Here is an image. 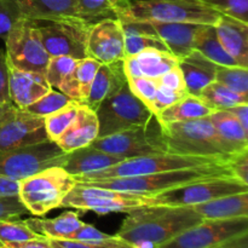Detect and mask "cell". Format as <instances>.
Masks as SVG:
<instances>
[{"label":"cell","mask_w":248,"mask_h":248,"mask_svg":"<svg viewBox=\"0 0 248 248\" xmlns=\"http://www.w3.org/2000/svg\"><path fill=\"white\" fill-rule=\"evenodd\" d=\"M215 29L225 51L241 67H248V23L220 15Z\"/></svg>","instance_id":"cell-22"},{"label":"cell","mask_w":248,"mask_h":248,"mask_svg":"<svg viewBox=\"0 0 248 248\" xmlns=\"http://www.w3.org/2000/svg\"><path fill=\"white\" fill-rule=\"evenodd\" d=\"M178 65L189 94L199 97L207 85L216 81L218 65L198 50L190 51L188 55L181 58Z\"/></svg>","instance_id":"cell-24"},{"label":"cell","mask_w":248,"mask_h":248,"mask_svg":"<svg viewBox=\"0 0 248 248\" xmlns=\"http://www.w3.org/2000/svg\"><path fill=\"white\" fill-rule=\"evenodd\" d=\"M94 111L98 119L97 138L145 125L154 116L153 111L131 92L127 84L118 93L104 99Z\"/></svg>","instance_id":"cell-9"},{"label":"cell","mask_w":248,"mask_h":248,"mask_svg":"<svg viewBox=\"0 0 248 248\" xmlns=\"http://www.w3.org/2000/svg\"><path fill=\"white\" fill-rule=\"evenodd\" d=\"M6 60L16 68L45 74L50 61L35 21L21 18L12 26L4 38Z\"/></svg>","instance_id":"cell-12"},{"label":"cell","mask_w":248,"mask_h":248,"mask_svg":"<svg viewBox=\"0 0 248 248\" xmlns=\"http://www.w3.org/2000/svg\"><path fill=\"white\" fill-rule=\"evenodd\" d=\"M23 18L18 0H0V38H5L18 19Z\"/></svg>","instance_id":"cell-43"},{"label":"cell","mask_w":248,"mask_h":248,"mask_svg":"<svg viewBox=\"0 0 248 248\" xmlns=\"http://www.w3.org/2000/svg\"><path fill=\"white\" fill-rule=\"evenodd\" d=\"M222 157H203V156H186V155L172 154V153H160V154L144 155V156L130 157L124 161L107 167L101 171L81 174L74 177L78 183L102 181L110 178H126V177L144 176V174L157 173L173 170L193 169V167L205 166L208 164L223 161Z\"/></svg>","instance_id":"cell-6"},{"label":"cell","mask_w":248,"mask_h":248,"mask_svg":"<svg viewBox=\"0 0 248 248\" xmlns=\"http://www.w3.org/2000/svg\"><path fill=\"white\" fill-rule=\"evenodd\" d=\"M120 22H164L215 26L220 15L201 0H120L113 10Z\"/></svg>","instance_id":"cell-2"},{"label":"cell","mask_w":248,"mask_h":248,"mask_svg":"<svg viewBox=\"0 0 248 248\" xmlns=\"http://www.w3.org/2000/svg\"><path fill=\"white\" fill-rule=\"evenodd\" d=\"M7 69H9L10 99L17 108L26 109L34 102L39 101L52 89L43 74L22 70L9 62H7Z\"/></svg>","instance_id":"cell-17"},{"label":"cell","mask_w":248,"mask_h":248,"mask_svg":"<svg viewBox=\"0 0 248 248\" xmlns=\"http://www.w3.org/2000/svg\"><path fill=\"white\" fill-rule=\"evenodd\" d=\"M156 82L159 85H161V86L173 90V91L188 92L186 91V82H184V78L179 65H176L172 69H170L169 72L165 73L164 75H161L159 79H156Z\"/></svg>","instance_id":"cell-47"},{"label":"cell","mask_w":248,"mask_h":248,"mask_svg":"<svg viewBox=\"0 0 248 248\" xmlns=\"http://www.w3.org/2000/svg\"><path fill=\"white\" fill-rule=\"evenodd\" d=\"M216 81L220 82L232 91L248 96V69L241 65H218Z\"/></svg>","instance_id":"cell-35"},{"label":"cell","mask_w":248,"mask_h":248,"mask_svg":"<svg viewBox=\"0 0 248 248\" xmlns=\"http://www.w3.org/2000/svg\"><path fill=\"white\" fill-rule=\"evenodd\" d=\"M98 137V119L96 111L85 104H80L72 125L56 140V144L64 153L87 147Z\"/></svg>","instance_id":"cell-20"},{"label":"cell","mask_w":248,"mask_h":248,"mask_svg":"<svg viewBox=\"0 0 248 248\" xmlns=\"http://www.w3.org/2000/svg\"><path fill=\"white\" fill-rule=\"evenodd\" d=\"M24 222L39 236L48 240H69L70 236L84 224L78 213L73 211L63 212L58 217L50 219L34 217L28 218Z\"/></svg>","instance_id":"cell-29"},{"label":"cell","mask_w":248,"mask_h":248,"mask_svg":"<svg viewBox=\"0 0 248 248\" xmlns=\"http://www.w3.org/2000/svg\"><path fill=\"white\" fill-rule=\"evenodd\" d=\"M208 118L230 154L234 155L248 150V130L230 111L216 110Z\"/></svg>","instance_id":"cell-28"},{"label":"cell","mask_w":248,"mask_h":248,"mask_svg":"<svg viewBox=\"0 0 248 248\" xmlns=\"http://www.w3.org/2000/svg\"><path fill=\"white\" fill-rule=\"evenodd\" d=\"M124 160L125 157L108 154V153L96 149L91 145H87V147L73 150L70 153H65L61 167L64 169L73 177H77L91 173V172L101 171L107 167L114 166Z\"/></svg>","instance_id":"cell-23"},{"label":"cell","mask_w":248,"mask_h":248,"mask_svg":"<svg viewBox=\"0 0 248 248\" xmlns=\"http://www.w3.org/2000/svg\"><path fill=\"white\" fill-rule=\"evenodd\" d=\"M99 65L101 63L91 57L79 60L75 69L73 70L69 77L63 80L58 90L62 93L67 94L73 101L84 104L89 96L92 81H93Z\"/></svg>","instance_id":"cell-26"},{"label":"cell","mask_w":248,"mask_h":248,"mask_svg":"<svg viewBox=\"0 0 248 248\" xmlns=\"http://www.w3.org/2000/svg\"><path fill=\"white\" fill-rule=\"evenodd\" d=\"M215 248H248V232L228 240Z\"/></svg>","instance_id":"cell-53"},{"label":"cell","mask_w":248,"mask_h":248,"mask_svg":"<svg viewBox=\"0 0 248 248\" xmlns=\"http://www.w3.org/2000/svg\"><path fill=\"white\" fill-rule=\"evenodd\" d=\"M248 232V217L232 219H203L156 248H215Z\"/></svg>","instance_id":"cell-14"},{"label":"cell","mask_w":248,"mask_h":248,"mask_svg":"<svg viewBox=\"0 0 248 248\" xmlns=\"http://www.w3.org/2000/svg\"><path fill=\"white\" fill-rule=\"evenodd\" d=\"M64 155L65 153L50 140L0 150V176L19 182L47 167L61 166Z\"/></svg>","instance_id":"cell-11"},{"label":"cell","mask_w":248,"mask_h":248,"mask_svg":"<svg viewBox=\"0 0 248 248\" xmlns=\"http://www.w3.org/2000/svg\"><path fill=\"white\" fill-rule=\"evenodd\" d=\"M232 176L228 165V160L208 164L205 166L193 167V169L173 170L157 173L144 174V176L126 177V178H110L102 181L87 182L85 184L103 186L125 193L138 194L144 196H154L156 194L165 193L201 179L212 178V177Z\"/></svg>","instance_id":"cell-3"},{"label":"cell","mask_w":248,"mask_h":248,"mask_svg":"<svg viewBox=\"0 0 248 248\" xmlns=\"http://www.w3.org/2000/svg\"><path fill=\"white\" fill-rule=\"evenodd\" d=\"M153 33L165 44L167 50L178 60L194 50L196 39L207 24L195 23H164V22H145Z\"/></svg>","instance_id":"cell-19"},{"label":"cell","mask_w":248,"mask_h":248,"mask_svg":"<svg viewBox=\"0 0 248 248\" xmlns=\"http://www.w3.org/2000/svg\"><path fill=\"white\" fill-rule=\"evenodd\" d=\"M86 55L101 64L119 62L126 57L123 24L118 18L107 17L92 23Z\"/></svg>","instance_id":"cell-16"},{"label":"cell","mask_w":248,"mask_h":248,"mask_svg":"<svg viewBox=\"0 0 248 248\" xmlns=\"http://www.w3.org/2000/svg\"><path fill=\"white\" fill-rule=\"evenodd\" d=\"M222 15L248 23V0H201Z\"/></svg>","instance_id":"cell-40"},{"label":"cell","mask_w":248,"mask_h":248,"mask_svg":"<svg viewBox=\"0 0 248 248\" xmlns=\"http://www.w3.org/2000/svg\"><path fill=\"white\" fill-rule=\"evenodd\" d=\"M9 104H0V119H1L2 114H4L5 110H6V108H7V106H9Z\"/></svg>","instance_id":"cell-54"},{"label":"cell","mask_w":248,"mask_h":248,"mask_svg":"<svg viewBox=\"0 0 248 248\" xmlns=\"http://www.w3.org/2000/svg\"><path fill=\"white\" fill-rule=\"evenodd\" d=\"M22 16L31 21L78 16V0H18Z\"/></svg>","instance_id":"cell-27"},{"label":"cell","mask_w":248,"mask_h":248,"mask_svg":"<svg viewBox=\"0 0 248 248\" xmlns=\"http://www.w3.org/2000/svg\"><path fill=\"white\" fill-rule=\"evenodd\" d=\"M80 104L81 103L73 101L61 108L60 110L44 118V127H45L48 140L56 142L61 137V135L72 125L80 108Z\"/></svg>","instance_id":"cell-34"},{"label":"cell","mask_w":248,"mask_h":248,"mask_svg":"<svg viewBox=\"0 0 248 248\" xmlns=\"http://www.w3.org/2000/svg\"><path fill=\"white\" fill-rule=\"evenodd\" d=\"M120 0H78V16L86 21L113 17V10Z\"/></svg>","instance_id":"cell-39"},{"label":"cell","mask_w":248,"mask_h":248,"mask_svg":"<svg viewBox=\"0 0 248 248\" xmlns=\"http://www.w3.org/2000/svg\"><path fill=\"white\" fill-rule=\"evenodd\" d=\"M199 97L215 110H228L239 104L248 103L246 96L232 91L218 81L207 85Z\"/></svg>","instance_id":"cell-33"},{"label":"cell","mask_w":248,"mask_h":248,"mask_svg":"<svg viewBox=\"0 0 248 248\" xmlns=\"http://www.w3.org/2000/svg\"><path fill=\"white\" fill-rule=\"evenodd\" d=\"M28 213L27 208L19 200L18 195L0 196V220L18 219L21 216Z\"/></svg>","instance_id":"cell-45"},{"label":"cell","mask_w":248,"mask_h":248,"mask_svg":"<svg viewBox=\"0 0 248 248\" xmlns=\"http://www.w3.org/2000/svg\"><path fill=\"white\" fill-rule=\"evenodd\" d=\"M202 220L189 206H143L127 212L116 236L133 246L156 248Z\"/></svg>","instance_id":"cell-1"},{"label":"cell","mask_w":248,"mask_h":248,"mask_svg":"<svg viewBox=\"0 0 248 248\" xmlns=\"http://www.w3.org/2000/svg\"><path fill=\"white\" fill-rule=\"evenodd\" d=\"M24 220L18 219H1L0 220V246L7 244L29 241V240L40 239Z\"/></svg>","instance_id":"cell-36"},{"label":"cell","mask_w":248,"mask_h":248,"mask_svg":"<svg viewBox=\"0 0 248 248\" xmlns=\"http://www.w3.org/2000/svg\"><path fill=\"white\" fill-rule=\"evenodd\" d=\"M125 36V56H135L147 48L169 51L145 22H121Z\"/></svg>","instance_id":"cell-31"},{"label":"cell","mask_w":248,"mask_h":248,"mask_svg":"<svg viewBox=\"0 0 248 248\" xmlns=\"http://www.w3.org/2000/svg\"><path fill=\"white\" fill-rule=\"evenodd\" d=\"M46 51L53 56H70L75 60L87 57L86 46L92 22L80 17L35 21Z\"/></svg>","instance_id":"cell-10"},{"label":"cell","mask_w":248,"mask_h":248,"mask_svg":"<svg viewBox=\"0 0 248 248\" xmlns=\"http://www.w3.org/2000/svg\"><path fill=\"white\" fill-rule=\"evenodd\" d=\"M0 248H53L47 239L40 237V239L29 240V241L17 242V244H7L0 246Z\"/></svg>","instance_id":"cell-50"},{"label":"cell","mask_w":248,"mask_h":248,"mask_svg":"<svg viewBox=\"0 0 248 248\" xmlns=\"http://www.w3.org/2000/svg\"><path fill=\"white\" fill-rule=\"evenodd\" d=\"M90 145L125 159L167 153L164 130L156 115L153 116L152 120L145 125L107 137L96 138Z\"/></svg>","instance_id":"cell-8"},{"label":"cell","mask_w":248,"mask_h":248,"mask_svg":"<svg viewBox=\"0 0 248 248\" xmlns=\"http://www.w3.org/2000/svg\"><path fill=\"white\" fill-rule=\"evenodd\" d=\"M228 165L235 178L248 184V150L232 155L228 159Z\"/></svg>","instance_id":"cell-46"},{"label":"cell","mask_w":248,"mask_h":248,"mask_svg":"<svg viewBox=\"0 0 248 248\" xmlns=\"http://www.w3.org/2000/svg\"><path fill=\"white\" fill-rule=\"evenodd\" d=\"M75 184L74 177L61 166L47 167L19 181L18 198L28 213L41 217L60 208Z\"/></svg>","instance_id":"cell-5"},{"label":"cell","mask_w":248,"mask_h":248,"mask_svg":"<svg viewBox=\"0 0 248 248\" xmlns=\"http://www.w3.org/2000/svg\"><path fill=\"white\" fill-rule=\"evenodd\" d=\"M48 241L53 248H142L124 241L116 235L109 240L97 242L74 241V240H48Z\"/></svg>","instance_id":"cell-41"},{"label":"cell","mask_w":248,"mask_h":248,"mask_svg":"<svg viewBox=\"0 0 248 248\" xmlns=\"http://www.w3.org/2000/svg\"><path fill=\"white\" fill-rule=\"evenodd\" d=\"M126 84L127 77L124 70L123 61L101 64L94 75L89 96L84 104L92 110H96L104 99L118 93Z\"/></svg>","instance_id":"cell-21"},{"label":"cell","mask_w":248,"mask_h":248,"mask_svg":"<svg viewBox=\"0 0 248 248\" xmlns=\"http://www.w3.org/2000/svg\"><path fill=\"white\" fill-rule=\"evenodd\" d=\"M191 207L202 219L222 220L248 217V191L222 196Z\"/></svg>","instance_id":"cell-25"},{"label":"cell","mask_w":248,"mask_h":248,"mask_svg":"<svg viewBox=\"0 0 248 248\" xmlns=\"http://www.w3.org/2000/svg\"><path fill=\"white\" fill-rule=\"evenodd\" d=\"M228 111H230L240 121V124L248 130V103H242L232 107V108L228 109Z\"/></svg>","instance_id":"cell-52"},{"label":"cell","mask_w":248,"mask_h":248,"mask_svg":"<svg viewBox=\"0 0 248 248\" xmlns=\"http://www.w3.org/2000/svg\"><path fill=\"white\" fill-rule=\"evenodd\" d=\"M11 103L9 94V69H7L6 53L0 50V104Z\"/></svg>","instance_id":"cell-49"},{"label":"cell","mask_w":248,"mask_h":248,"mask_svg":"<svg viewBox=\"0 0 248 248\" xmlns=\"http://www.w3.org/2000/svg\"><path fill=\"white\" fill-rule=\"evenodd\" d=\"M153 205L150 196L113 190L103 186L78 183L63 199L61 207L79 211H92L99 216L116 212H130L143 206Z\"/></svg>","instance_id":"cell-7"},{"label":"cell","mask_w":248,"mask_h":248,"mask_svg":"<svg viewBox=\"0 0 248 248\" xmlns=\"http://www.w3.org/2000/svg\"><path fill=\"white\" fill-rule=\"evenodd\" d=\"M128 89L140 101H142L148 108H152L153 102L157 92V82L155 79L149 78H133L127 79Z\"/></svg>","instance_id":"cell-42"},{"label":"cell","mask_w":248,"mask_h":248,"mask_svg":"<svg viewBox=\"0 0 248 248\" xmlns=\"http://www.w3.org/2000/svg\"><path fill=\"white\" fill-rule=\"evenodd\" d=\"M248 191V184L234 176H220L201 179L165 193L150 196L153 205L195 206L222 196Z\"/></svg>","instance_id":"cell-13"},{"label":"cell","mask_w":248,"mask_h":248,"mask_svg":"<svg viewBox=\"0 0 248 248\" xmlns=\"http://www.w3.org/2000/svg\"><path fill=\"white\" fill-rule=\"evenodd\" d=\"M213 111H216L215 109L211 108L200 97L188 93L183 98L177 101L176 103L164 109L156 116L162 125H167V124L183 123V121L207 118Z\"/></svg>","instance_id":"cell-30"},{"label":"cell","mask_w":248,"mask_h":248,"mask_svg":"<svg viewBox=\"0 0 248 248\" xmlns=\"http://www.w3.org/2000/svg\"><path fill=\"white\" fill-rule=\"evenodd\" d=\"M70 102H73V99L69 98L67 94L62 93L61 91H56V90L51 89L50 91H48L45 96L41 97L39 101L34 102L33 104L27 107L26 110L34 114V115L45 118V116L60 110L61 108H63L64 106L69 104Z\"/></svg>","instance_id":"cell-38"},{"label":"cell","mask_w":248,"mask_h":248,"mask_svg":"<svg viewBox=\"0 0 248 248\" xmlns=\"http://www.w3.org/2000/svg\"><path fill=\"white\" fill-rule=\"evenodd\" d=\"M114 237V235H108L106 232H99L97 228L90 224H82L74 234L70 236L69 240H74V241H84V242H97V241H104V240H109Z\"/></svg>","instance_id":"cell-48"},{"label":"cell","mask_w":248,"mask_h":248,"mask_svg":"<svg viewBox=\"0 0 248 248\" xmlns=\"http://www.w3.org/2000/svg\"><path fill=\"white\" fill-rule=\"evenodd\" d=\"M19 182L0 176V196L18 195Z\"/></svg>","instance_id":"cell-51"},{"label":"cell","mask_w":248,"mask_h":248,"mask_svg":"<svg viewBox=\"0 0 248 248\" xmlns=\"http://www.w3.org/2000/svg\"><path fill=\"white\" fill-rule=\"evenodd\" d=\"M178 63L179 60L173 53L156 48H147L135 56H126L123 60L127 79L143 77L156 80Z\"/></svg>","instance_id":"cell-18"},{"label":"cell","mask_w":248,"mask_h":248,"mask_svg":"<svg viewBox=\"0 0 248 248\" xmlns=\"http://www.w3.org/2000/svg\"><path fill=\"white\" fill-rule=\"evenodd\" d=\"M78 61L70 56H53L50 57L48 64L46 67V72L44 74L51 87L58 89L63 80L69 77L75 69Z\"/></svg>","instance_id":"cell-37"},{"label":"cell","mask_w":248,"mask_h":248,"mask_svg":"<svg viewBox=\"0 0 248 248\" xmlns=\"http://www.w3.org/2000/svg\"><path fill=\"white\" fill-rule=\"evenodd\" d=\"M186 94H188V92L173 91V90L167 89V87H164L161 86V85L157 84L156 96H155V99L154 102H153V106L152 108H150V110L153 111L154 115H157V114L161 113L164 109H166L167 107L176 103L177 101L183 98Z\"/></svg>","instance_id":"cell-44"},{"label":"cell","mask_w":248,"mask_h":248,"mask_svg":"<svg viewBox=\"0 0 248 248\" xmlns=\"http://www.w3.org/2000/svg\"><path fill=\"white\" fill-rule=\"evenodd\" d=\"M162 130L167 153L222 159H229L232 156L208 116L183 123L167 124L162 125Z\"/></svg>","instance_id":"cell-4"},{"label":"cell","mask_w":248,"mask_h":248,"mask_svg":"<svg viewBox=\"0 0 248 248\" xmlns=\"http://www.w3.org/2000/svg\"><path fill=\"white\" fill-rule=\"evenodd\" d=\"M194 50H198L217 65H240L222 46L216 33L215 26L203 27L196 39Z\"/></svg>","instance_id":"cell-32"},{"label":"cell","mask_w":248,"mask_h":248,"mask_svg":"<svg viewBox=\"0 0 248 248\" xmlns=\"http://www.w3.org/2000/svg\"><path fill=\"white\" fill-rule=\"evenodd\" d=\"M48 140L44 118L19 109L12 103L0 119V150L14 149Z\"/></svg>","instance_id":"cell-15"}]
</instances>
